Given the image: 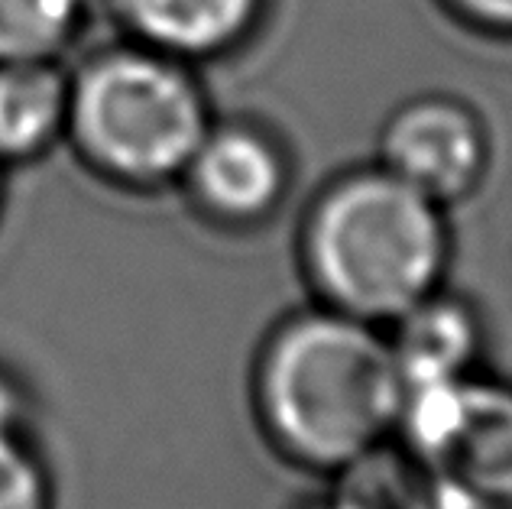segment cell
Segmentation results:
<instances>
[{
  "instance_id": "obj_13",
  "label": "cell",
  "mask_w": 512,
  "mask_h": 509,
  "mask_svg": "<svg viewBox=\"0 0 512 509\" xmlns=\"http://www.w3.org/2000/svg\"><path fill=\"white\" fill-rule=\"evenodd\" d=\"M0 438H30L23 390L7 373H0Z\"/></svg>"
},
{
  "instance_id": "obj_4",
  "label": "cell",
  "mask_w": 512,
  "mask_h": 509,
  "mask_svg": "<svg viewBox=\"0 0 512 509\" xmlns=\"http://www.w3.org/2000/svg\"><path fill=\"white\" fill-rule=\"evenodd\" d=\"M393 445L467 509H512V386L470 373L412 386Z\"/></svg>"
},
{
  "instance_id": "obj_6",
  "label": "cell",
  "mask_w": 512,
  "mask_h": 509,
  "mask_svg": "<svg viewBox=\"0 0 512 509\" xmlns=\"http://www.w3.org/2000/svg\"><path fill=\"white\" fill-rule=\"evenodd\" d=\"M179 189L205 221L247 231L282 208L292 189L286 143L256 120H211L182 169Z\"/></svg>"
},
{
  "instance_id": "obj_14",
  "label": "cell",
  "mask_w": 512,
  "mask_h": 509,
  "mask_svg": "<svg viewBox=\"0 0 512 509\" xmlns=\"http://www.w3.org/2000/svg\"><path fill=\"white\" fill-rule=\"evenodd\" d=\"M0 205H4V163H0Z\"/></svg>"
},
{
  "instance_id": "obj_5",
  "label": "cell",
  "mask_w": 512,
  "mask_h": 509,
  "mask_svg": "<svg viewBox=\"0 0 512 509\" xmlns=\"http://www.w3.org/2000/svg\"><path fill=\"white\" fill-rule=\"evenodd\" d=\"M376 163L451 211L487 179L493 140L470 101L448 91H422L386 114Z\"/></svg>"
},
{
  "instance_id": "obj_2",
  "label": "cell",
  "mask_w": 512,
  "mask_h": 509,
  "mask_svg": "<svg viewBox=\"0 0 512 509\" xmlns=\"http://www.w3.org/2000/svg\"><path fill=\"white\" fill-rule=\"evenodd\" d=\"M451 257L448 208L380 163L334 176L299 224V266L315 302L380 328L448 286Z\"/></svg>"
},
{
  "instance_id": "obj_8",
  "label": "cell",
  "mask_w": 512,
  "mask_h": 509,
  "mask_svg": "<svg viewBox=\"0 0 512 509\" xmlns=\"http://www.w3.org/2000/svg\"><path fill=\"white\" fill-rule=\"evenodd\" d=\"M386 338L402 383L412 390L480 373L487 351V321L467 296L441 286L402 312L393 325H386Z\"/></svg>"
},
{
  "instance_id": "obj_1",
  "label": "cell",
  "mask_w": 512,
  "mask_h": 509,
  "mask_svg": "<svg viewBox=\"0 0 512 509\" xmlns=\"http://www.w3.org/2000/svg\"><path fill=\"white\" fill-rule=\"evenodd\" d=\"M406 383L386 328L325 305L292 312L253 364V409L282 461L334 477L393 445Z\"/></svg>"
},
{
  "instance_id": "obj_9",
  "label": "cell",
  "mask_w": 512,
  "mask_h": 509,
  "mask_svg": "<svg viewBox=\"0 0 512 509\" xmlns=\"http://www.w3.org/2000/svg\"><path fill=\"white\" fill-rule=\"evenodd\" d=\"M69 88L56 59L0 62V163H30L65 137Z\"/></svg>"
},
{
  "instance_id": "obj_7",
  "label": "cell",
  "mask_w": 512,
  "mask_h": 509,
  "mask_svg": "<svg viewBox=\"0 0 512 509\" xmlns=\"http://www.w3.org/2000/svg\"><path fill=\"white\" fill-rule=\"evenodd\" d=\"M130 43L185 65L237 52L269 10V0H111Z\"/></svg>"
},
{
  "instance_id": "obj_12",
  "label": "cell",
  "mask_w": 512,
  "mask_h": 509,
  "mask_svg": "<svg viewBox=\"0 0 512 509\" xmlns=\"http://www.w3.org/2000/svg\"><path fill=\"white\" fill-rule=\"evenodd\" d=\"M441 7L474 33L512 39V0H441Z\"/></svg>"
},
{
  "instance_id": "obj_11",
  "label": "cell",
  "mask_w": 512,
  "mask_h": 509,
  "mask_svg": "<svg viewBox=\"0 0 512 509\" xmlns=\"http://www.w3.org/2000/svg\"><path fill=\"white\" fill-rule=\"evenodd\" d=\"M49 474L30 438H0V509H49Z\"/></svg>"
},
{
  "instance_id": "obj_3",
  "label": "cell",
  "mask_w": 512,
  "mask_h": 509,
  "mask_svg": "<svg viewBox=\"0 0 512 509\" xmlns=\"http://www.w3.org/2000/svg\"><path fill=\"white\" fill-rule=\"evenodd\" d=\"M211 120L195 65L130 43L98 52L72 75L65 137L101 179L153 192L179 185Z\"/></svg>"
},
{
  "instance_id": "obj_10",
  "label": "cell",
  "mask_w": 512,
  "mask_h": 509,
  "mask_svg": "<svg viewBox=\"0 0 512 509\" xmlns=\"http://www.w3.org/2000/svg\"><path fill=\"white\" fill-rule=\"evenodd\" d=\"M88 0H0V62L59 59L82 30Z\"/></svg>"
}]
</instances>
